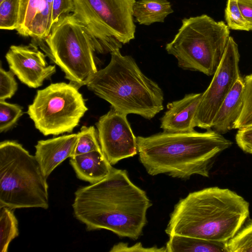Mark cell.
<instances>
[{
  "label": "cell",
  "instance_id": "cell-1",
  "mask_svg": "<svg viewBox=\"0 0 252 252\" xmlns=\"http://www.w3.org/2000/svg\"><path fill=\"white\" fill-rule=\"evenodd\" d=\"M152 203L125 170L113 168L101 181L75 192L74 217L87 230L106 229L121 237L137 239L147 223Z\"/></svg>",
  "mask_w": 252,
  "mask_h": 252
},
{
  "label": "cell",
  "instance_id": "cell-29",
  "mask_svg": "<svg viewBox=\"0 0 252 252\" xmlns=\"http://www.w3.org/2000/svg\"><path fill=\"white\" fill-rule=\"evenodd\" d=\"M74 10L73 0H53L52 7V25L57 23L63 17Z\"/></svg>",
  "mask_w": 252,
  "mask_h": 252
},
{
  "label": "cell",
  "instance_id": "cell-17",
  "mask_svg": "<svg viewBox=\"0 0 252 252\" xmlns=\"http://www.w3.org/2000/svg\"><path fill=\"white\" fill-rule=\"evenodd\" d=\"M165 248L166 252H228L226 242L179 235L169 236Z\"/></svg>",
  "mask_w": 252,
  "mask_h": 252
},
{
  "label": "cell",
  "instance_id": "cell-2",
  "mask_svg": "<svg viewBox=\"0 0 252 252\" xmlns=\"http://www.w3.org/2000/svg\"><path fill=\"white\" fill-rule=\"evenodd\" d=\"M137 143L139 160L149 175L181 179L193 175L208 177L217 156L232 144L210 129L204 132L163 131L138 136Z\"/></svg>",
  "mask_w": 252,
  "mask_h": 252
},
{
  "label": "cell",
  "instance_id": "cell-6",
  "mask_svg": "<svg viewBox=\"0 0 252 252\" xmlns=\"http://www.w3.org/2000/svg\"><path fill=\"white\" fill-rule=\"evenodd\" d=\"M182 23L173 40L166 45L167 53L176 58L183 69L214 75L230 36L229 27L205 14L184 18Z\"/></svg>",
  "mask_w": 252,
  "mask_h": 252
},
{
  "label": "cell",
  "instance_id": "cell-12",
  "mask_svg": "<svg viewBox=\"0 0 252 252\" xmlns=\"http://www.w3.org/2000/svg\"><path fill=\"white\" fill-rule=\"evenodd\" d=\"M5 58L10 70L30 88L41 86L56 72V66L48 64L45 55L34 43L11 46Z\"/></svg>",
  "mask_w": 252,
  "mask_h": 252
},
{
  "label": "cell",
  "instance_id": "cell-7",
  "mask_svg": "<svg viewBox=\"0 0 252 252\" xmlns=\"http://www.w3.org/2000/svg\"><path fill=\"white\" fill-rule=\"evenodd\" d=\"M41 48L60 67L65 78L78 88L86 85L97 71L94 52L95 43L86 28L73 14L62 17L54 24Z\"/></svg>",
  "mask_w": 252,
  "mask_h": 252
},
{
  "label": "cell",
  "instance_id": "cell-3",
  "mask_svg": "<svg viewBox=\"0 0 252 252\" xmlns=\"http://www.w3.org/2000/svg\"><path fill=\"white\" fill-rule=\"evenodd\" d=\"M249 203L228 189L209 187L190 192L175 205L165 233L227 242L249 215Z\"/></svg>",
  "mask_w": 252,
  "mask_h": 252
},
{
  "label": "cell",
  "instance_id": "cell-27",
  "mask_svg": "<svg viewBox=\"0 0 252 252\" xmlns=\"http://www.w3.org/2000/svg\"><path fill=\"white\" fill-rule=\"evenodd\" d=\"M225 18L229 29L249 31V27L242 16L237 0H227Z\"/></svg>",
  "mask_w": 252,
  "mask_h": 252
},
{
  "label": "cell",
  "instance_id": "cell-14",
  "mask_svg": "<svg viewBox=\"0 0 252 252\" xmlns=\"http://www.w3.org/2000/svg\"><path fill=\"white\" fill-rule=\"evenodd\" d=\"M202 93H191L167 105V111L160 119V128L167 132L193 130V120Z\"/></svg>",
  "mask_w": 252,
  "mask_h": 252
},
{
  "label": "cell",
  "instance_id": "cell-21",
  "mask_svg": "<svg viewBox=\"0 0 252 252\" xmlns=\"http://www.w3.org/2000/svg\"><path fill=\"white\" fill-rule=\"evenodd\" d=\"M44 0H20L18 27L17 33L28 36L31 23L39 10Z\"/></svg>",
  "mask_w": 252,
  "mask_h": 252
},
{
  "label": "cell",
  "instance_id": "cell-10",
  "mask_svg": "<svg viewBox=\"0 0 252 252\" xmlns=\"http://www.w3.org/2000/svg\"><path fill=\"white\" fill-rule=\"evenodd\" d=\"M239 60L238 45L230 36L221 62L209 86L202 93L193 120L194 127L207 129L212 127L222 103L236 81L241 78Z\"/></svg>",
  "mask_w": 252,
  "mask_h": 252
},
{
  "label": "cell",
  "instance_id": "cell-25",
  "mask_svg": "<svg viewBox=\"0 0 252 252\" xmlns=\"http://www.w3.org/2000/svg\"><path fill=\"white\" fill-rule=\"evenodd\" d=\"M20 0H4L0 2V29L16 30L18 27Z\"/></svg>",
  "mask_w": 252,
  "mask_h": 252
},
{
  "label": "cell",
  "instance_id": "cell-30",
  "mask_svg": "<svg viewBox=\"0 0 252 252\" xmlns=\"http://www.w3.org/2000/svg\"><path fill=\"white\" fill-rule=\"evenodd\" d=\"M110 252H166L165 247L158 248L153 247L151 248H145L142 244L139 242L132 246H128L127 243L120 242L114 245L111 250Z\"/></svg>",
  "mask_w": 252,
  "mask_h": 252
},
{
  "label": "cell",
  "instance_id": "cell-9",
  "mask_svg": "<svg viewBox=\"0 0 252 252\" xmlns=\"http://www.w3.org/2000/svg\"><path fill=\"white\" fill-rule=\"evenodd\" d=\"M87 110L78 88L61 82L38 90L27 113L43 135H58L72 132Z\"/></svg>",
  "mask_w": 252,
  "mask_h": 252
},
{
  "label": "cell",
  "instance_id": "cell-31",
  "mask_svg": "<svg viewBox=\"0 0 252 252\" xmlns=\"http://www.w3.org/2000/svg\"><path fill=\"white\" fill-rule=\"evenodd\" d=\"M243 17L252 31V0H237Z\"/></svg>",
  "mask_w": 252,
  "mask_h": 252
},
{
  "label": "cell",
  "instance_id": "cell-26",
  "mask_svg": "<svg viewBox=\"0 0 252 252\" xmlns=\"http://www.w3.org/2000/svg\"><path fill=\"white\" fill-rule=\"evenodd\" d=\"M23 114L22 107L19 105L0 100V132L10 129Z\"/></svg>",
  "mask_w": 252,
  "mask_h": 252
},
{
  "label": "cell",
  "instance_id": "cell-19",
  "mask_svg": "<svg viewBox=\"0 0 252 252\" xmlns=\"http://www.w3.org/2000/svg\"><path fill=\"white\" fill-rule=\"evenodd\" d=\"M53 0H44L29 28L28 36L36 40L45 39L50 34L52 28V7Z\"/></svg>",
  "mask_w": 252,
  "mask_h": 252
},
{
  "label": "cell",
  "instance_id": "cell-15",
  "mask_svg": "<svg viewBox=\"0 0 252 252\" xmlns=\"http://www.w3.org/2000/svg\"><path fill=\"white\" fill-rule=\"evenodd\" d=\"M69 163L77 178L91 184L106 178L113 168L102 151H94L71 157Z\"/></svg>",
  "mask_w": 252,
  "mask_h": 252
},
{
  "label": "cell",
  "instance_id": "cell-18",
  "mask_svg": "<svg viewBox=\"0 0 252 252\" xmlns=\"http://www.w3.org/2000/svg\"><path fill=\"white\" fill-rule=\"evenodd\" d=\"M173 12L167 0H139L133 7V16L140 25L163 22L166 17Z\"/></svg>",
  "mask_w": 252,
  "mask_h": 252
},
{
  "label": "cell",
  "instance_id": "cell-28",
  "mask_svg": "<svg viewBox=\"0 0 252 252\" xmlns=\"http://www.w3.org/2000/svg\"><path fill=\"white\" fill-rule=\"evenodd\" d=\"M14 74L10 70L6 71L1 65L0 68V100L10 98L17 90V83Z\"/></svg>",
  "mask_w": 252,
  "mask_h": 252
},
{
  "label": "cell",
  "instance_id": "cell-11",
  "mask_svg": "<svg viewBox=\"0 0 252 252\" xmlns=\"http://www.w3.org/2000/svg\"><path fill=\"white\" fill-rule=\"evenodd\" d=\"M127 115L112 107L96 124L101 149L112 165L138 153L137 137Z\"/></svg>",
  "mask_w": 252,
  "mask_h": 252
},
{
  "label": "cell",
  "instance_id": "cell-24",
  "mask_svg": "<svg viewBox=\"0 0 252 252\" xmlns=\"http://www.w3.org/2000/svg\"><path fill=\"white\" fill-rule=\"evenodd\" d=\"M228 252H252V219L244 223L236 235L226 242Z\"/></svg>",
  "mask_w": 252,
  "mask_h": 252
},
{
  "label": "cell",
  "instance_id": "cell-32",
  "mask_svg": "<svg viewBox=\"0 0 252 252\" xmlns=\"http://www.w3.org/2000/svg\"><path fill=\"white\" fill-rule=\"evenodd\" d=\"M4 0H0V2H1L2 1H3Z\"/></svg>",
  "mask_w": 252,
  "mask_h": 252
},
{
  "label": "cell",
  "instance_id": "cell-8",
  "mask_svg": "<svg viewBox=\"0 0 252 252\" xmlns=\"http://www.w3.org/2000/svg\"><path fill=\"white\" fill-rule=\"evenodd\" d=\"M135 0H73L72 14L88 30L99 53H111L134 38Z\"/></svg>",
  "mask_w": 252,
  "mask_h": 252
},
{
  "label": "cell",
  "instance_id": "cell-13",
  "mask_svg": "<svg viewBox=\"0 0 252 252\" xmlns=\"http://www.w3.org/2000/svg\"><path fill=\"white\" fill-rule=\"evenodd\" d=\"M78 137L77 133L37 142L35 157L46 178L65 159L72 156Z\"/></svg>",
  "mask_w": 252,
  "mask_h": 252
},
{
  "label": "cell",
  "instance_id": "cell-20",
  "mask_svg": "<svg viewBox=\"0 0 252 252\" xmlns=\"http://www.w3.org/2000/svg\"><path fill=\"white\" fill-rule=\"evenodd\" d=\"M19 235L18 222L13 209L0 208V251L7 252L10 242Z\"/></svg>",
  "mask_w": 252,
  "mask_h": 252
},
{
  "label": "cell",
  "instance_id": "cell-23",
  "mask_svg": "<svg viewBox=\"0 0 252 252\" xmlns=\"http://www.w3.org/2000/svg\"><path fill=\"white\" fill-rule=\"evenodd\" d=\"M244 82L242 109L234 129H238L252 126V73L247 75Z\"/></svg>",
  "mask_w": 252,
  "mask_h": 252
},
{
  "label": "cell",
  "instance_id": "cell-22",
  "mask_svg": "<svg viewBox=\"0 0 252 252\" xmlns=\"http://www.w3.org/2000/svg\"><path fill=\"white\" fill-rule=\"evenodd\" d=\"M78 134L77 141L71 157L94 151H102L98 134L94 126H83Z\"/></svg>",
  "mask_w": 252,
  "mask_h": 252
},
{
  "label": "cell",
  "instance_id": "cell-16",
  "mask_svg": "<svg viewBox=\"0 0 252 252\" xmlns=\"http://www.w3.org/2000/svg\"><path fill=\"white\" fill-rule=\"evenodd\" d=\"M244 87L241 77L226 96L213 121L212 127L216 131L222 134L234 129L242 109Z\"/></svg>",
  "mask_w": 252,
  "mask_h": 252
},
{
  "label": "cell",
  "instance_id": "cell-5",
  "mask_svg": "<svg viewBox=\"0 0 252 252\" xmlns=\"http://www.w3.org/2000/svg\"><path fill=\"white\" fill-rule=\"evenodd\" d=\"M47 178L35 156L15 141L0 143V208H49Z\"/></svg>",
  "mask_w": 252,
  "mask_h": 252
},
{
  "label": "cell",
  "instance_id": "cell-4",
  "mask_svg": "<svg viewBox=\"0 0 252 252\" xmlns=\"http://www.w3.org/2000/svg\"><path fill=\"white\" fill-rule=\"evenodd\" d=\"M86 86L113 108L127 115L151 120L164 108L161 89L142 72L132 57L122 55L120 49L111 53L110 63L94 74Z\"/></svg>",
  "mask_w": 252,
  "mask_h": 252
}]
</instances>
